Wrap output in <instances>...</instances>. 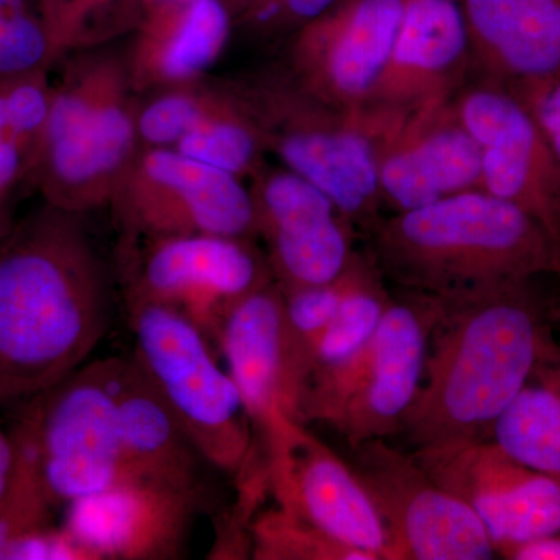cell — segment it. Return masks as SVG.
Here are the masks:
<instances>
[{
    "instance_id": "obj_1",
    "label": "cell",
    "mask_w": 560,
    "mask_h": 560,
    "mask_svg": "<svg viewBox=\"0 0 560 560\" xmlns=\"http://www.w3.org/2000/svg\"><path fill=\"white\" fill-rule=\"evenodd\" d=\"M109 319L105 267L83 215L40 208L0 238V410L84 366Z\"/></svg>"
},
{
    "instance_id": "obj_2",
    "label": "cell",
    "mask_w": 560,
    "mask_h": 560,
    "mask_svg": "<svg viewBox=\"0 0 560 560\" xmlns=\"http://www.w3.org/2000/svg\"><path fill=\"white\" fill-rule=\"evenodd\" d=\"M438 301L422 385L399 430L415 451L490 440L556 341L550 301L533 280Z\"/></svg>"
},
{
    "instance_id": "obj_3",
    "label": "cell",
    "mask_w": 560,
    "mask_h": 560,
    "mask_svg": "<svg viewBox=\"0 0 560 560\" xmlns=\"http://www.w3.org/2000/svg\"><path fill=\"white\" fill-rule=\"evenodd\" d=\"M368 254L401 291L445 298L560 276V245L525 210L482 189L381 217Z\"/></svg>"
},
{
    "instance_id": "obj_4",
    "label": "cell",
    "mask_w": 560,
    "mask_h": 560,
    "mask_svg": "<svg viewBox=\"0 0 560 560\" xmlns=\"http://www.w3.org/2000/svg\"><path fill=\"white\" fill-rule=\"evenodd\" d=\"M280 165L323 190L364 232L381 219L378 158L405 110H350L302 88L282 61L221 79Z\"/></svg>"
},
{
    "instance_id": "obj_5",
    "label": "cell",
    "mask_w": 560,
    "mask_h": 560,
    "mask_svg": "<svg viewBox=\"0 0 560 560\" xmlns=\"http://www.w3.org/2000/svg\"><path fill=\"white\" fill-rule=\"evenodd\" d=\"M60 62L28 187L47 205L84 215L110 205L138 156V94L124 50L110 44L75 51Z\"/></svg>"
},
{
    "instance_id": "obj_6",
    "label": "cell",
    "mask_w": 560,
    "mask_h": 560,
    "mask_svg": "<svg viewBox=\"0 0 560 560\" xmlns=\"http://www.w3.org/2000/svg\"><path fill=\"white\" fill-rule=\"evenodd\" d=\"M117 359L95 361L22 405L11 431L50 506L132 481L117 412Z\"/></svg>"
},
{
    "instance_id": "obj_7",
    "label": "cell",
    "mask_w": 560,
    "mask_h": 560,
    "mask_svg": "<svg viewBox=\"0 0 560 560\" xmlns=\"http://www.w3.org/2000/svg\"><path fill=\"white\" fill-rule=\"evenodd\" d=\"M136 357L201 458L242 470L253 455V423L209 337L186 315L156 302H128Z\"/></svg>"
},
{
    "instance_id": "obj_8",
    "label": "cell",
    "mask_w": 560,
    "mask_h": 560,
    "mask_svg": "<svg viewBox=\"0 0 560 560\" xmlns=\"http://www.w3.org/2000/svg\"><path fill=\"white\" fill-rule=\"evenodd\" d=\"M440 301L401 291L381 326L348 366L301 401V422L329 423L349 447L399 433L425 371L430 331Z\"/></svg>"
},
{
    "instance_id": "obj_9",
    "label": "cell",
    "mask_w": 560,
    "mask_h": 560,
    "mask_svg": "<svg viewBox=\"0 0 560 560\" xmlns=\"http://www.w3.org/2000/svg\"><path fill=\"white\" fill-rule=\"evenodd\" d=\"M350 469L381 515L389 560H490L497 551L474 511L385 440L352 448Z\"/></svg>"
},
{
    "instance_id": "obj_10",
    "label": "cell",
    "mask_w": 560,
    "mask_h": 560,
    "mask_svg": "<svg viewBox=\"0 0 560 560\" xmlns=\"http://www.w3.org/2000/svg\"><path fill=\"white\" fill-rule=\"evenodd\" d=\"M110 208L132 238L256 237L249 186L173 149H140Z\"/></svg>"
},
{
    "instance_id": "obj_11",
    "label": "cell",
    "mask_w": 560,
    "mask_h": 560,
    "mask_svg": "<svg viewBox=\"0 0 560 560\" xmlns=\"http://www.w3.org/2000/svg\"><path fill=\"white\" fill-rule=\"evenodd\" d=\"M275 282L253 238L217 234L145 238L128 280V302L168 305L215 338L243 298Z\"/></svg>"
},
{
    "instance_id": "obj_12",
    "label": "cell",
    "mask_w": 560,
    "mask_h": 560,
    "mask_svg": "<svg viewBox=\"0 0 560 560\" xmlns=\"http://www.w3.org/2000/svg\"><path fill=\"white\" fill-rule=\"evenodd\" d=\"M405 0H341L287 38L282 65L338 108H372L393 54Z\"/></svg>"
},
{
    "instance_id": "obj_13",
    "label": "cell",
    "mask_w": 560,
    "mask_h": 560,
    "mask_svg": "<svg viewBox=\"0 0 560 560\" xmlns=\"http://www.w3.org/2000/svg\"><path fill=\"white\" fill-rule=\"evenodd\" d=\"M411 455L480 517L499 555L560 534V481L523 466L492 440L448 442Z\"/></svg>"
},
{
    "instance_id": "obj_14",
    "label": "cell",
    "mask_w": 560,
    "mask_h": 560,
    "mask_svg": "<svg viewBox=\"0 0 560 560\" xmlns=\"http://www.w3.org/2000/svg\"><path fill=\"white\" fill-rule=\"evenodd\" d=\"M453 103L480 145L481 189L525 210L560 245V161L521 98L480 79Z\"/></svg>"
},
{
    "instance_id": "obj_15",
    "label": "cell",
    "mask_w": 560,
    "mask_h": 560,
    "mask_svg": "<svg viewBox=\"0 0 560 560\" xmlns=\"http://www.w3.org/2000/svg\"><path fill=\"white\" fill-rule=\"evenodd\" d=\"M256 237L267 246L282 289L340 278L355 256V226L311 180L283 165H264L249 178Z\"/></svg>"
},
{
    "instance_id": "obj_16",
    "label": "cell",
    "mask_w": 560,
    "mask_h": 560,
    "mask_svg": "<svg viewBox=\"0 0 560 560\" xmlns=\"http://www.w3.org/2000/svg\"><path fill=\"white\" fill-rule=\"evenodd\" d=\"M215 340L253 430L270 451L293 423H302L305 382L304 361L291 338L278 282L237 302L221 320Z\"/></svg>"
},
{
    "instance_id": "obj_17",
    "label": "cell",
    "mask_w": 560,
    "mask_h": 560,
    "mask_svg": "<svg viewBox=\"0 0 560 560\" xmlns=\"http://www.w3.org/2000/svg\"><path fill=\"white\" fill-rule=\"evenodd\" d=\"M268 452L280 510L374 560H389L385 525L349 464L302 423H293Z\"/></svg>"
},
{
    "instance_id": "obj_18",
    "label": "cell",
    "mask_w": 560,
    "mask_h": 560,
    "mask_svg": "<svg viewBox=\"0 0 560 560\" xmlns=\"http://www.w3.org/2000/svg\"><path fill=\"white\" fill-rule=\"evenodd\" d=\"M383 206L404 212L481 189V150L453 97L405 110L378 158Z\"/></svg>"
},
{
    "instance_id": "obj_19",
    "label": "cell",
    "mask_w": 560,
    "mask_h": 560,
    "mask_svg": "<svg viewBox=\"0 0 560 560\" xmlns=\"http://www.w3.org/2000/svg\"><path fill=\"white\" fill-rule=\"evenodd\" d=\"M197 492L127 481L68 504L65 530L90 559H160L183 539Z\"/></svg>"
},
{
    "instance_id": "obj_20",
    "label": "cell",
    "mask_w": 560,
    "mask_h": 560,
    "mask_svg": "<svg viewBox=\"0 0 560 560\" xmlns=\"http://www.w3.org/2000/svg\"><path fill=\"white\" fill-rule=\"evenodd\" d=\"M474 72L459 0H405L399 33L372 106L410 110L453 97Z\"/></svg>"
},
{
    "instance_id": "obj_21",
    "label": "cell",
    "mask_w": 560,
    "mask_h": 560,
    "mask_svg": "<svg viewBox=\"0 0 560 560\" xmlns=\"http://www.w3.org/2000/svg\"><path fill=\"white\" fill-rule=\"evenodd\" d=\"M235 28L223 0H168L147 11L124 50L136 94L208 79Z\"/></svg>"
},
{
    "instance_id": "obj_22",
    "label": "cell",
    "mask_w": 560,
    "mask_h": 560,
    "mask_svg": "<svg viewBox=\"0 0 560 560\" xmlns=\"http://www.w3.org/2000/svg\"><path fill=\"white\" fill-rule=\"evenodd\" d=\"M478 79L506 88L560 75V0H459Z\"/></svg>"
},
{
    "instance_id": "obj_23",
    "label": "cell",
    "mask_w": 560,
    "mask_h": 560,
    "mask_svg": "<svg viewBox=\"0 0 560 560\" xmlns=\"http://www.w3.org/2000/svg\"><path fill=\"white\" fill-rule=\"evenodd\" d=\"M117 412L132 480L197 492L201 458L139 361H117Z\"/></svg>"
},
{
    "instance_id": "obj_24",
    "label": "cell",
    "mask_w": 560,
    "mask_h": 560,
    "mask_svg": "<svg viewBox=\"0 0 560 560\" xmlns=\"http://www.w3.org/2000/svg\"><path fill=\"white\" fill-rule=\"evenodd\" d=\"M490 440L523 466L560 481V341L541 355Z\"/></svg>"
},
{
    "instance_id": "obj_25",
    "label": "cell",
    "mask_w": 560,
    "mask_h": 560,
    "mask_svg": "<svg viewBox=\"0 0 560 560\" xmlns=\"http://www.w3.org/2000/svg\"><path fill=\"white\" fill-rule=\"evenodd\" d=\"M345 276L340 307L313 346L301 401L340 374L359 355L381 326L393 298L386 290L385 278L368 253L357 250Z\"/></svg>"
},
{
    "instance_id": "obj_26",
    "label": "cell",
    "mask_w": 560,
    "mask_h": 560,
    "mask_svg": "<svg viewBox=\"0 0 560 560\" xmlns=\"http://www.w3.org/2000/svg\"><path fill=\"white\" fill-rule=\"evenodd\" d=\"M57 66L75 51L130 36L147 13V0H36Z\"/></svg>"
},
{
    "instance_id": "obj_27",
    "label": "cell",
    "mask_w": 560,
    "mask_h": 560,
    "mask_svg": "<svg viewBox=\"0 0 560 560\" xmlns=\"http://www.w3.org/2000/svg\"><path fill=\"white\" fill-rule=\"evenodd\" d=\"M219 80L224 88L223 101L173 150L243 180L249 179L267 162L268 151L254 121L226 84Z\"/></svg>"
},
{
    "instance_id": "obj_28",
    "label": "cell",
    "mask_w": 560,
    "mask_h": 560,
    "mask_svg": "<svg viewBox=\"0 0 560 560\" xmlns=\"http://www.w3.org/2000/svg\"><path fill=\"white\" fill-rule=\"evenodd\" d=\"M224 98L220 80H200L138 95L140 149H173Z\"/></svg>"
},
{
    "instance_id": "obj_29",
    "label": "cell",
    "mask_w": 560,
    "mask_h": 560,
    "mask_svg": "<svg viewBox=\"0 0 560 560\" xmlns=\"http://www.w3.org/2000/svg\"><path fill=\"white\" fill-rule=\"evenodd\" d=\"M257 559L374 560L342 545L283 510L264 515L256 525Z\"/></svg>"
},
{
    "instance_id": "obj_30",
    "label": "cell",
    "mask_w": 560,
    "mask_h": 560,
    "mask_svg": "<svg viewBox=\"0 0 560 560\" xmlns=\"http://www.w3.org/2000/svg\"><path fill=\"white\" fill-rule=\"evenodd\" d=\"M54 66L36 0H0V81Z\"/></svg>"
},
{
    "instance_id": "obj_31",
    "label": "cell",
    "mask_w": 560,
    "mask_h": 560,
    "mask_svg": "<svg viewBox=\"0 0 560 560\" xmlns=\"http://www.w3.org/2000/svg\"><path fill=\"white\" fill-rule=\"evenodd\" d=\"M345 287V272L340 278L327 283L291 287V289L280 287L287 324H289L291 338L296 345L298 352L304 361L305 375H307L313 346L319 340L324 330L329 327L335 313L340 307Z\"/></svg>"
},
{
    "instance_id": "obj_32",
    "label": "cell",
    "mask_w": 560,
    "mask_h": 560,
    "mask_svg": "<svg viewBox=\"0 0 560 560\" xmlns=\"http://www.w3.org/2000/svg\"><path fill=\"white\" fill-rule=\"evenodd\" d=\"M341 0H265L235 21V27L261 39H287Z\"/></svg>"
},
{
    "instance_id": "obj_33",
    "label": "cell",
    "mask_w": 560,
    "mask_h": 560,
    "mask_svg": "<svg viewBox=\"0 0 560 560\" xmlns=\"http://www.w3.org/2000/svg\"><path fill=\"white\" fill-rule=\"evenodd\" d=\"M35 153L11 124L0 95V237L11 228L10 208L14 194L28 186Z\"/></svg>"
},
{
    "instance_id": "obj_34",
    "label": "cell",
    "mask_w": 560,
    "mask_h": 560,
    "mask_svg": "<svg viewBox=\"0 0 560 560\" xmlns=\"http://www.w3.org/2000/svg\"><path fill=\"white\" fill-rule=\"evenodd\" d=\"M508 90L521 98L560 161V75Z\"/></svg>"
},
{
    "instance_id": "obj_35",
    "label": "cell",
    "mask_w": 560,
    "mask_h": 560,
    "mask_svg": "<svg viewBox=\"0 0 560 560\" xmlns=\"http://www.w3.org/2000/svg\"><path fill=\"white\" fill-rule=\"evenodd\" d=\"M500 555L512 560H560V534L514 545Z\"/></svg>"
},
{
    "instance_id": "obj_36",
    "label": "cell",
    "mask_w": 560,
    "mask_h": 560,
    "mask_svg": "<svg viewBox=\"0 0 560 560\" xmlns=\"http://www.w3.org/2000/svg\"><path fill=\"white\" fill-rule=\"evenodd\" d=\"M18 451L11 433L0 430V500L9 492L16 471Z\"/></svg>"
},
{
    "instance_id": "obj_37",
    "label": "cell",
    "mask_w": 560,
    "mask_h": 560,
    "mask_svg": "<svg viewBox=\"0 0 560 560\" xmlns=\"http://www.w3.org/2000/svg\"><path fill=\"white\" fill-rule=\"evenodd\" d=\"M226 3L228 9H230L232 16H234V22L242 18L243 14L248 13V11L256 9L257 5H260L265 0H223Z\"/></svg>"
},
{
    "instance_id": "obj_38",
    "label": "cell",
    "mask_w": 560,
    "mask_h": 560,
    "mask_svg": "<svg viewBox=\"0 0 560 560\" xmlns=\"http://www.w3.org/2000/svg\"><path fill=\"white\" fill-rule=\"evenodd\" d=\"M550 312L552 324H559L560 326V294L550 301Z\"/></svg>"
},
{
    "instance_id": "obj_39",
    "label": "cell",
    "mask_w": 560,
    "mask_h": 560,
    "mask_svg": "<svg viewBox=\"0 0 560 560\" xmlns=\"http://www.w3.org/2000/svg\"><path fill=\"white\" fill-rule=\"evenodd\" d=\"M168 2V0H147V11L153 7L161 5V3Z\"/></svg>"
},
{
    "instance_id": "obj_40",
    "label": "cell",
    "mask_w": 560,
    "mask_h": 560,
    "mask_svg": "<svg viewBox=\"0 0 560 560\" xmlns=\"http://www.w3.org/2000/svg\"><path fill=\"white\" fill-rule=\"evenodd\" d=\"M0 238H2V237H0Z\"/></svg>"
}]
</instances>
